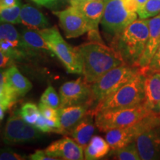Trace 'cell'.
Listing matches in <instances>:
<instances>
[{"instance_id": "7a4b0ae2", "label": "cell", "mask_w": 160, "mask_h": 160, "mask_svg": "<svg viewBox=\"0 0 160 160\" xmlns=\"http://www.w3.org/2000/svg\"><path fill=\"white\" fill-rule=\"evenodd\" d=\"M149 33L148 19H136L111 39V45L126 65L138 67Z\"/></svg>"}, {"instance_id": "603a6c76", "label": "cell", "mask_w": 160, "mask_h": 160, "mask_svg": "<svg viewBox=\"0 0 160 160\" xmlns=\"http://www.w3.org/2000/svg\"><path fill=\"white\" fill-rule=\"evenodd\" d=\"M18 98L8 84L5 71L0 69V104L8 110L14 105Z\"/></svg>"}, {"instance_id": "74e56055", "label": "cell", "mask_w": 160, "mask_h": 160, "mask_svg": "<svg viewBox=\"0 0 160 160\" xmlns=\"http://www.w3.org/2000/svg\"><path fill=\"white\" fill-rule=\"evenodd\" d=\"M6 111H7V109L2 104H0V122L2 121L4 117H5V112Z\"/></svg>"}, {"instance_id": "7402d4cb", "label": "cell", "mask_w": 160, "mask_h": 160, "mask_svg": "<svg viewBox=\"0 0 160 160\" xmlns=\"http://www.w3.org/2000/svg\"><path fill=\"white\" fill-rule=\"evenodd\" d=\"M110 145L102 137L93 136L84 149V157L87 160H97L105 157L110 152Z\"/></svg>"}, {"instance_id": "4dcf8cb0", "label": "cell", "mask_w": 160, "mask_h": 160, "mask_svg": "<svg viewBox=\"0 0 160 160\" xmlns=\"http://www.w3.org/2000/svg\"><path fill=\"white\" fill-rule=\"evenodd\" d=\"M25 159V155L18 153L10 148L0 149V160H23Z\"/></svg>"}, {"instance_id": "5b68a950", "label": "cell", "mask_w": 160, "mask_h": 160, "mask_svg": "<svg viewBox=\"0 0 160 160\" xmlns=\"http://www.w3.org/2000/svg\"><path fill=\"white\" fill-rule=\"evenodd\" d=\"M145 73L140 69L137 74L128 82L122 86L105 101L98 105L93 111V114L95 116L97 112L100 111L126 108L142 104L145 97Z\"/></svg>"}, {"instance_id": "d6a6232c", "label": "cell", "mask_w": 160, "mask_h": 160, "mask_svg": "<svg viewBox=\"0 0 160 160\" xmlns=\"http://www.w3.org/2000/svg\"><path fill=\"white\" fill-rule=\"evenodd\" d=\"M33 126L37 128L39 131L42 132V133H51V132H52L51 128L48 124L47 118L44 117L42 113H40L39 119H37V122Z\"/></svg>"}, {"instance_id": "ac0fdd59", "label": "cell", "mask_w": 160, "mask_h": 160, "mask_svg": "<svg viewBox=\"0 0 160 160\" xmlns=\"http://www.w3.org/2000/svg\"><path fill=\"white\" fill-rule=\"evenodd\" d=\"M82 13L88 22L90 31H99V22H101L104 13V0H88L71 4Z\"/></svg>"}, {"instance_id": "e575fe53", "label": "cell", "mask_w": 160, "mask_h": 160, "mask_svg": "<svg viewBox=\"0 0 160 160\" xmlns=\"http://www.w3.org/2000/svg\"><path fill=\"white\" fill-rule=\"evenodd\" d=\"M13 60L8 56H6L2 51L0 50V69L6 68L11 65Z\"/></svg>"}, {"instance_id": "8d00e7d4", "label": "cell", "mask_w": 160, "mask_h": 160, "mask_svg": "<svg viewBox=\"0 0 160 160\" xmlns=\"http://www.w3.org/2000/svg\"><path fill=\"white\" fill-rule=\"evenodd\" d=\"M21 4L20 0H0V8H11Z\"/></svg>"}, {"instance_id": "52a82bcc", "label": "cell", "mask_w": 160, "mask_h": 160, "mask_svg": "<svg viewBox=\"0 0 160 160\" xmlns=\"http://www.w3.org/2000/svg\"><path fill=\"white\" fill-rule=\"evenodd\" d=\"M45 41L65 66L69 73H82V63L75 48H73L63 39L57 27L39 30Z\"/></svg>"}, {"instance_id": "44dd1931", "label": "cell", "mask_w": 160, "mask_h": 160, "mask_svg": "<svg viewBox=\"0 0 160 160\" xmlns=\"http://www.w3.org/2000/svg\"><path fill=\"white\" fill-rule=\"evenodd\" d=\"M8 84L18 97H24L31 91L32 83L26 78L15 65H11L5 71Z\"/></svg>"}, {"instance_id": "ba28073f", "label": "cell", "mask_w": 160, "mask_h": 160, "mask_svg": "<svg viewBox=\"0 0 160 160\" xmlns=\"http://www.w3.org/2000/svg\"><path fill=\"white\" fill-rule=\"evenodd\" d=\"M134 141L142 160H160L159 116L151 114L142 119Z\"/></svg>"}, {"instance_id": "d6986e66", "label": "cell", "mask_w": 160, "mask_h": 160, "mask_svg": "<svg viewBox=\"0 0 160 160\" xmlns=\"http://www.w3.org/2000/svg\"><path fill=\"white\" fill-rule=\"evenodd\" d=\"M93 117L94 115L88 111V114L75 126L70 133L76 142L84 149L95 133L97 125L95 122H93Z\"/></svg>"}, {"instance_id": "f35d334b", "label": "cell", "mask_w": 160, "mask_h": 160, "mask_svg": "<svg viewBox=\"0 0 160 160\" xmlns=\"http://www.w3.org/2000/svg\"><path fill=\"white\" fill-rule=\"evenodd\" d=\"M133 1L135 2L136 4H137V6H138V8H139L140 7H142V6L145 5V4L147 2L148 0H133Z\"/></svg>"}, {"instance_id": "f546056e", "label": "cell", "mask_w": 160, "mask_h": 160, "mask_svg": "<svg viewBox=\"0 0 160 160\" xmlns=\"http://www.w3.org/2000/svg\"><path fill=\"white\" fill-rule=\"evenodd\" d=\"M39 109L40 111V113L42 114L44 117L49 119L53 120H59L58 119V113L57 110L53 108L51 106L46 105V104L40 102L39 104Z\"/></svg>"}, {"instance_id": "277c9868", "label": "cell", "mask_w": 160, "mask_h": 160, "mask_svg": "<svg viewBox=\"0 0 160 160\" xmlns=\"http://www.w3.org/2000/svg\"><path fill=\"white\" fill-rule=\"evenodd\" d=\"M101 25L106 34L113 38L136 19L138 6L133 0H104Z\"/></svg>"}, {"instance_id": "9a60e30c", "label": "cell", "mask_w": 160, "mask_h": 160, "mask_svg": "<svg viewBox=\"0 0 160 160\" xmlns=\"http://www.w3.org/2000/svg\"><path fill=\"white\" fill-rule=\"evenodd\" d=\"M89 108L85 105H72L57 109L62 134H70L75 126L88 114Z\"/></svg>"}, {"instance_id": "ab89813d", "label": "cell", "mask_w": 160, "mask_h": 160, "mask_svg": "<svg viewBox=\"0 0 160 160\" xmlns=\"http://www.w3.org/2000/svg\"><path fill=\"white\" fill-rule=\"evenodd\" d=\"M70 1H71V4H73V3H77V2H82L88 1V0H70Z\"/></svg>"}, {"instance_id": "484cf974", "label": "cell", "mask_w": 160, "mask_h": 160, "mask_svg": "<svg viewBox=\"0 0 160 160\" xmlns=\"http://www.w3.org/2000/svg\"><path fill=\"white\" fill-rule=\"evenodd\" d=\"M21 117L30 125H34L39 119L40 111L37 105L32 102H27L22 106L21 109L17 111Z\"/></svg>"}, {"instance_id": "6da1fadb", "label": "cell", "mask_w": 160, "mask_h": 160, "mask_svg": "<svg viewBox=\"0 0 160 160\" xmlns=\"http://www.w3.org/2000/svg\"><path fill=\"white\" fill-rule=\"evenodd\" d=\"M75 48L82 59L83 79L88 84L95 82L113 68L125 64L113 48L104 42H89Z\"/></svg>"}, {"instance_id": "ffe728a7", "label": "cell", "mask_w": 160, "mask_h": 160, "mask_svg": "<svg viewBox=\"0 0 160 160\" xmlns=\"http://www.w3.org/2000/svg\"><path fill=\"white\" fill-rule=\"evenodd\" d=\"M20 22L28 28L41 30L49 26L48 20L39 10L29 4L22 6L20 11Z\"/></svg>"}, {"instance_id": "5bb4252c", "label": "cell", "mask_w": 160, "mask_h": 160, "mask_svg": "<svg viewBox=\"0 0 160 160\" xmlns=\"http://www.w3.org/2000/svg\"><path fill=\"white\" fill-rule=\"evenodd\" d=\"M149 33L145 51L140 58L138 67L146 69L160 45V13L148 19Z\"/></svg>"}, {"instance_id": "30bf717a", "label": "cell", "mask_w": 160, "mask_h": 160, "mask_svg": "<svg viewBox=\"0 0 160 160\" xmlns=\"http://www.w3.org/2000/svg\"><path fill=\"white\" fill-rule=\"evenodd\" d=\"M91 84L82 78L64 83L59 89L60 107L85 105L91 108Z\"/></svg>"}, {"instance_id": "3957f363", "label": "cell", "mask_w": 160, "mask_h": 160, "mask_svg": "<svg viewBox=\"0 0 160 160\" xmlns=\"http://www.w3.org/2000/svg\"><path fill=\"white\" fill-rule=\"evenodd\" d=\"M140 71L139 67L124 65L117 66L102 76L91 84V100L90 112L93 114L97 106L132 79Z\"/></svg>"}, {"instance_id": "d4e9b609", "label": "cell", "mask_w": 160, "mask_h": 160, "mask_svg": "<svg viewBox=\"0 0 160 160\" xmlns=\"http://www.w3.org/2000/svg\"><path fill=\"white\" fill-rule=\"evenodd\" d=\"M111 156L113 159L118 160H140L135 141L121 148L112 150Z\"/></svg>"}, {"instance_id": "4fadbf2b", "label": "cell", "mask_w": 160, "mask_h": 160, "mask_svg": "<svg viewBox=\"0 0 160 160\" xmlns=\"http://www.w3.org/2000/svg\"><path fill=\"white\" fill-rule=\"evenodd\" d=\"M145 75L143 104L153 114L160 117V71L146 73Z\"/></svg>"}, {"instance_id": "cb8c5ba5", "label": "cell", "mask_w": 160, "mask_h": 160, "mask_svg": "<svg viewBox=\"0 0 160 160\" xmlns=\"http://www.w3.org/2000/svg\"><path fill=\"white\" fill-rule=\"evenodd\" d=\"M0 39L10 42L18 48L24 51L22 44L21 34L17 31L13 24L8 22L0 23Z\"/></svg>"}, {"instance_id": "2e32d148", "label": "cell", "mask_w": 160, "mask_h": 160, "mask_svg": "<svg viewBox=\"0 0 160 160\" xmlns=\"http://www.w3.org/2000/svg\"><path fill=\"white\" fill-rule=\"evenodd\" d=\"M21 40L26 55L34 56L39 53L54 55L44 39L39 30L25 28L21 32Z\"/></svg>"}, {"instance_id": "83f0119b", "label": "cell", "mask_w": 160, "mask_h": 160, "mask_svg": "<svg viewBox=\"0 0 160 160\" xmlns=\"http://www.w3.org/2000/svg\"><path fill=\"white\" fill-rule=\"evenodd\" d=\"M160 13V0H148L137 10L140 19H148Z\"/></svg>"}, {"instance_id": "f1b7e54d", "label": "cell", "mask_w": 160, "mask_h": 160, "mask_svg": "<svg viewBox=\"0 0 160 160\" xmlns=\"http://www.w3.org/2000/svg\"><path fill=\"white\" fill-rule=\"evenodd\" d=\"M41 102L57 110L60 107V97L54 88L51 85L48 87L42 95Z\"/></svg>"}, {"instance_id": "836d02e7", "label": "cell", "mask_w": 160, "mask_h": 160, "mask_svg": "<svg viewBox=\"0 0 160 160\" xmlns=\"http://www.w3.org/2000/svg\"><path fill=\"white\" fill-rule=\"evenodd\" d=\"M29 159L33 160H57V158L50 157L45 153V151L37 150L33 154L29 156Z\"/></svg>"}, {"instance_id": "1f68e13d", "label": "cell", "mask_w": 160, "mask_h": 160, "mask_svg": "<svg viewBox=\"0 0 160 160\" xmlns=\"http://www.w3.org/2000/svg\"><path fill=\"white\" fill-rule=\"evenodd\" d=\"M143 73H151V72L160 71V45L156 51L154 56L152 58L151 62L146 69H141Z\"/></svg>"}, {"instance_id": "4316f807", "label": "cell", "mask_w": 160, "mask_h": 160, "mask_svg": "<svg viewBox=\"0 0 160 160\" xmlns=\"http://www.w3.org/2000/svg\"><path fill=\"white\" fill-rule=\"evenodd\" d=\"M21 4L11 8H0V23L19 24Z\"/></svg>"}, {"instance_id": "7c38bea8", "label": "cell", "mask_w": 160, "mask_h": 160, "mask_svg": "<svg viewBox=\"0 0 160 160\" xmlns=\"http://www.w3.org/2000/svg\"><path fill=\"white\" fill-rule=\"evenodd\" d=\"M45 153L50 157L58 159L82 160L85 159L84 148L69 137H64L51 143L45 150Z\"/></svg>"}, {"instance_id": "e0dca14e", "label": "cell", "mask_w": 160, "mask_h": 160, "mask_svg": "<svg viewBox=\"0 0 160 160\" xmlns=\"http://www.w3.org/2000/svg\"><path fill=\"white\" fill-rule=\"evenodd\" d=\"M142 126V120L129 127L111 129L105 132V139L112 150L121 148L135 140Z\"/></svg>"}, {"instance_id": "8992f818", "label": "cell", "mask_w": 160, "mask_h": 160, "mask_svg": "<svg viewBox=\"0 0 160 160\" xmlns=\"http://www.w3.org/2000/svg\"><path fill=\"white\" fill-rule=\"evenodd\" d=\"M151 114L153 113L142 103L131 108L97 112L94 117L97 128L105 133L111 129L135 125Z\"/></svg>"}, {"instance_id": "8fae6325", "label": "cell", "mask_w": 160, "mask_h": 160, "mask_svg": "<svg viewBox=\"0 0 160 160\" xmlns=\"http://www.w3.org/2000/svg\"><path fill=\"white\" fill-rule=\"evenodd\" d=\"M53 13L59 18L60 26L68 39L79 37L90 31L85 17L74 6L71 5L64 11H54Z\"/></svg>"}, {"instance_id": "9c48e42d", "label": "cell", "mask_w": 160, "mask_h": 160, "mask_svg": "<svg viewBox=\"0 0 160 160\" xmlns=\"http://www.w3.org/2000/svg\"><path fill=\"white\" fill-rule=\"evenodd\" d=\"M40 137L41 131L26 122L18 111L8 118L3 132V140L7 144L31 142Z\"/></svg>"}, {"instance_id": "d590c367", "label": "cell", "mask_w": 160, "mask_h": 160, "mask_svg": "<svg viewBox=\"0 0 160 160\" xmlns=\"http://www.w3.org/2000/svg\"><path fill=\"white\" fill-rule=\"evenodd\" d=\"M32 2L40 6H45L48 8H54L57 4V0H31Z\"/></svg>"}]
</instances>
